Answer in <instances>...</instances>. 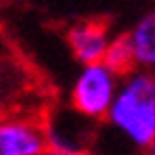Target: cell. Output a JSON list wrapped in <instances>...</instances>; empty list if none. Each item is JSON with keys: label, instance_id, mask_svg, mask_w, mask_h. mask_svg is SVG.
Listing matches in <instances>:
<instances>
[{"label": "cell", "instance_id": "obj_3", "mask_svg": "<svg viewBox=\"0 0 155 155\" xmlns=\"http://www.w3.org/2000/svg\"><path fill=\"white\" fill-rule=\"evenodd\" d=\"M44 120L33 116H0V155H44Z\"/></svg>", "mask_w": 155, "mask_h": 155}, {"label": "cell", "instance_id": "obj_4", "mask_svg": "<svg viewBox=\"0 0 155 155\" xmlns=\"http://www.w3.org/2000/svg\"><path fill=\"white\" fill-rule=\"evenodd\" d=\"M109 26L101 20H79V22L70 24L66 31L70 55L74 57L79 66L101 64L109 46Z\"/></svg>", "mask_w": 155, "mask_h": 155}, {"label": "cell", "instance_id": "obj_2", "mask_svg": "<svg viewBox=\"0 0 155 155\" xmlns=\"http://www.w3.org/2000/svg\"><path fill=\"white\" fill-rule=\"evenodd\" d=\"M118 85L120 77L114 74L107 66L103 64L81 66L68 94L72 111L90 122L105 120L114 103V96L118 92Z\"/></svg>", "mask_w": 155, "mask_h": 155}, {"label": "cell", "instance_id": "obj_6", "mask_svg": "<svg viewBox=\"0 0 155 155\" xmlns=\"http://www.w3.org/2000/svg\"><path fill=\"white\" fill-rule=\"evenodd\" d=\"M101 64L107 66L114 74H118L120 79L136 70V59H133V50H131V44L127 39V33L111 35L109 46H107L105 57H103Z\"/></svg>", "mask_w": 155, "mask_h": 155}, {"label": "cell", "instance_id": "obj_7", "mask_svg": "<svg viewBox=\"0 0 155 155\" xmlns=\"http://www.w3.org/2000/svg\"><path fill=\"white\" fill-rule=\"evenodd\" d=\"M44 155H94L90 149H55V151H44Z\"/></svg>", "mask_w": 155, "mask_h": 155}, {"label": "cell", "instance_id": "obj_9", "mask_svg": "<svg viewBox=\"0 0 155 155\" xmlns=\"http://www.w3.org/2000/svg\"><path fill=\"white\" fill-rule=\"evenodd\" d=\"M151 79H153V90H155V72H153V74H151Z\"/></svg>", "mask_w": 155, "mask_h": 155}, {"label": "cell", "instance_id": "obj_10", "mask_svg": "<svg viewBox=\"0 0 155 155\" xmlns=\"http://www.w3.org/2000/svg\"><path fill=\"white\" fill-rule=\"evenodd\" d=\"M0 116H2V101H0Z\"/></svg>", "mask_w": 155, "mask_h": 155}, {"label": "cell", "instance_id": "obj_5", "mask_svg": "<svg viewBox=\"0 0 155 155\" xmlns=\"http://www.w3.org/2000/svg\"><path fill=\"white\" fill-rule=\"evenodd\" d=\"M127 39L133 50L136 70L155 72V9L144 13L136 24L127 31Z\"/></svg>", "mask_w": 155, "mask_h": 155}, {"label": "cell", "instance_id": "obj_8", "mask_svg": "<svg viewBox=\"0 0 155 155\" xmlns=\"http://www.w3.org/2000/svg\"><path fill=\"white\" fill-rule=\"evenodd\" d=\"M127 155H155V140H153L144 151H133V153H127Z\"/></svg>", "mask_w": 155, "mask_h": 155}, {"label": "cell", "instance_id": "obj_1", "mask_svg": "<svg viewBox=\"0 0 155 155\" xmlns=\"http://www.w3.org/2000/svg\"><path fill=\"white\" fill-rule=\"evenodd\" d=\"M105 122L133 151H144L155 140V90L149 72L133 70L120 79Z\"/></svg>", "mask_w": 155, "mask_h": 155}]
</instances>
